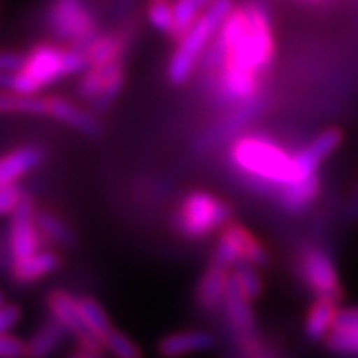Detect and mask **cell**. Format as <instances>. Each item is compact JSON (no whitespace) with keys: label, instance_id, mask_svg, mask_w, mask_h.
I'll return each mask as SVG.
<instances>
[{"label":"cell","instance_id":"obj_24","mask_svg":"<svg viewBox=\"0 0 358 358\" xmlns=\"http://www.w3.org/2000/svg\"><path fill=\"white\" fill-rule=\"evenodd\" d=\"M36 225H38L42 239L50 243L60 245V247H72L76 243L74 233L68 229L64 221H60L50 211H36Z\"/></svg>","mask_w":358,"mask_h":358},{"label":"cell","instance_id":"obj_10","mask_svg":"<svg viewBox=\"0 0 358 358\" xmlns=\"http://www.w3.org/2000/svg\"><path fill=\"white\" fill-rule=\"evenodd\" d=\"M48 308H50L52 319L58 320L66 329V333L76 336L82 355L96 358L102 355L103 341L86 327L78 308V301L72 294H68L66 291H52L48 296Z\"/></svg>","mask_w":358,"mask_h":358},{"label":"cell","instance_id":"obj_36","mask_svg":"<svg viewBox=\"0 0 358 358\" xmlns=\"http://www.w3.org/2000/svg\"><path fill=\"white\" fill-rule=\"evenodd\" d=\"M310 2H319V0H310Z\"/></svg>","mask_w":358,"mask_h":358},{"label":"cell","instance_id":"obj_3","mask_svg":"<svg viewBox=\"0 0 358 358\" xmlns=\"http://www.w3.org/2000/svg\"><path fill=\"white\" fill-rule=\"evenodd\" d=\"M235 8L233 0H213V4L203 13V16L189 28V32L178 40V46L167 64V80L173 86H183L193 72L199 68L205 50L209 48L211 38L215 36L219 26Z\"/></svg>","mask_w":358,"mask_h":358},{"label":"cell","instance_id":"obj_18","mask_svg":"<svg viewBox=\"0 0 358 358\" xmlns=\"http://www.w3.org/2000/svg\"><path fill=\"white\" fill-rule=\"evenodd\" d=\"M338 313H341L338 301L324 299V296L315 299L308 307L305 324H303L305 336L310 343H324V338L333 331Z\"/></svg>","mask_w":358,"mask_h":358},{"label":"cell","instance_id":"obj_29","mask_svg":"<svg viewBox=\"0 0 358 358\" xmlns=\"http://www.w3.org/2000/svg\"><path fill=\"white\" fill-rule=\"evenodd\" d=\"M24 199L22 189L16 183H0V215H13Z\"/></svg>","mask_w":358,"mask_h":358},{"label":"cell","instance_id":"obj_13","mask_svg":"<svg viewBox=\"0 0 358 358\" xmlns=\"http://www.w3.org/2000/svg\"><path fill=\"white\" fill-rule=\"evenodd\" d=\"M217 346V336L203 329L169 333L159 338L157 355L162 358H185L195 352H207Z\"/></svg>","mask_w":358,"mask_h":358},{"label":"cell","instance_id":"obj_34","mask_svg":"<svg viewBox=\"0 0 358 358\" xmlns=\"http://www.w3.org/2000/svg\"><path fill=\"white\" fill-rule=\"evenodd\" d=\"M136 0H114V16L120 20H126L134 8Z\"/></svg>","mask_w":358,"mask_h":358},{"label":"cell","instance_id":"obj_30","mask_svg":"<svg viewBox=\"0 0 358 358\" xmlns=\"http://www.w3.org/2000/svg\"><path fill=\"white\" fill-rule=\"evenodd\" d=\"M28 357V345L13 334H0V358H24Z\"/></svg>","mask_w":358,"mask_h":358},{"label":"cell","instance_id":"obj_7","mask_svg":"<svg viewBox=\"0 0 358 358\" xmlns=\"http://www.w3.org/2000/svg\"><path fill=\"white\" fill-rule=\"evenodd\" d=\"M267 108V98L263 94H259L257 98L245 100L241 103H235L225 110V114L219 117L217 122H213L211 126H207L203 131H199L193 140V152L195 154H209L213 150L221 148L223 143L233 141L235 138L241 136L253 120L263 114V110Z\"/></svg>","mask_w":358,"mask_h":358},{"label":"cell","instance_id":"obj_9","mask_svg":"<svg viewBox=\"0 0 358 358\" xmlns=\"http://www.w3.org/2000/svg\"><path fill=\"white\" fill-rule=\"evenodd\" d=\"M124 80V60L103 66H90L78 82V98L88 102L92 114H103L120 96Z\"/></svg>","mask_w":358,"mask_h":358},{"label":"cell","instance_id":"obj_28","mask_svg":"<svg viewBox=\"0 0 358 358\" xmlns=\"http://www.w3.org/2000/svg\"><path fill=\"white\" fill-rule=\"evenodd\" d=\"M148 20L157 32L171 38L173 32V4L169 0H148Z\"/></svg>","mask_w":358,"mask_h":358},{"label":"cell","instance_id":"obj_1","mask_svg":"<svg viewBox=\"0 0 358 358\" xmlns=\"http://www.w3.org/2000/svg\"><path fill=\"white\" fill-rule=\"evenodd\" d=\"M229 159L249 192L273 201L285 185L305 179L296 166L294 152L285 150L267 136L241 134L231 141Z\"/></svg>","mask_w":358,"mask_h":358},{"label":"cell","instance_id":"obj_8","mask_svg":"<svg viewBox=\"0 0 358 358\" xmlns=\"http://www.w3.org/2000/svg\"><path fill=\"white\" fill-rule=\"evenodd\" d=\"M211 259L227 268L237 267V265H253L257 268L267 267L271 261L265 245L261 243L243 223H237V221L227 223L219 233Z\"/></svg>","mask_w":358,"mask_h":358},{"label":"cell","instance_id":"obj_15","mask_svg":"<svg viewBox=\"0 0 358 358\" xmlns=\"http://www.w3.org/2000/svg\"><path fill=\"white\" fill-rule=\"evenodd\" d=\"M324 346L334 357L358 358V307H346L338 313Z\"/></svg>","mask_w":358,"mask_h":358},{"label":"cell","instance_id":"obj_21","mask_svg":"<svg viewBox=\"0 0 358 358\" xmlns=\"http://www.w3.org/2000/svg\"><path fill=\"white\" fill-rule=\"evenodd\" d=\"M66 329L58 320L50 319L44 322L36 333L32 334V338L26 343L28 345V358H48L62 345L66 336Z\"/></svg>","mask_w":358,"mask_h":358},{"label":"cell","instance_id":"obj_20","mask_svg":"<svg viewBox=\"0 0 358 358\" xmlns=\"http://www.w3.org/2000/svg\"><path fill=\"white\" fill-rule=\"evenodd\" d=\"M60 265V259L56 253L52 251H36L34 255L20 259V261H14L13 263V273L16 277V281L20 282H34L50 275L52 271H56Z\"/></svg>","mask_w":358,"mask_h":358},{"label":"cell","instance_id":"obj_17","mask_svg":"<svg viewBox=\"0 0 358 358\" xmlns=\"http://www.w3.org/2000/svg\"><path fill=\"white\" fill-rule=\"evenodd\" d=\"M48 115L54 117L56 122L78 129V131H82L84 136H90V138H98L102 134V126L94 115L86 112V110H82L76 103H72L70 100L60 98V96H50L48 98Z\"/></svg>","mask_w":358,"mask_h":358},{"label":"cell","instance_id":"obj_31","mask_svg":"<svg viewBox=\"0 0 358 358\" xmlns=\"http://www.w3.org/2000/svg\"><path fill=\"white\" fill-rule=\"evenodd\" d=\"M20 319V310L16 305H4V296L0 294V334L8 333Z\"/></svg>","mask_w":358,"mask_h":358},{"label":"cell","instance_id":"obj_6","mask_svg":"<svg viewBox=\"0 0 358 358\" xmlns=\"http://www.w3.org/2000/svg\"><path fill=\"white\" fill-rule=\"evenodd\" d=\"M294 275L315 299L324 296L341 303L345 296V289L341 285V277L333 257L319 245L303 243L301 247H296Z\"/></svg>","mask_w":358,"mask_h":358},{"label":"cell","instance_id":"obj_32","mask_svg":"<svg viewBox=\"0 0 358 358\" xmlns=\"http://www.w3.org/2000/svg\"><path fill=\"white\" fill-rule=\"evenodd\" d=\"M26 62V54L13 50H0V72H20Z\"/></svg>","mask_w":358,"mask_h":358},{"label":"cell","instance_id":"obj_33","mask_svg":"<svg viewBox=\"0 0 358 358\" xmlns=\"http://www.w3.org/2000/svg\"><path fill=\"white\" fill-rule=\"evenodd\" d=\"M345 217L348 223H357L358 221V185L357 189L350 193V197H348V203H346L345 209Z\"/></svg>","mask_w":358,"mask_h":358},{"label":"cell","instance_id":"obj_19","mask_svg":"<svg viewBox=\"0 0 358 358\" xmlns=\"http://www.w3.org/2000/svg\"><path fill=\"white\" fill-rule=\"evenodd\" d=\"M44 157H46L44 148L34 145V143L22 145L10 154L2 155L0 157V183H13L26 173H30L44 162Z\"/></svg>","mask_w":358,"mask_h":358},{"label":"cell","instance_id":"obj_25","mask_svg":"<svg viewBox=\"0 0 358 358\" xmlns=\"http://www.w3.org/2000/svg\"><path fill=\"white\" fill-rule=\"evenodd\" d=\"M78 308H80V315H82V320L86 322V327L98 338L103 341V336L114 329L112 327V320L108 317V313L103 310V307L98 301H94L90 296L78 299Z\"/></svg>","mask_w":358,"mask_h":358},{"label":"cell","instance_id":"obj_35","mask_svg":"<svg viewBox=\"0 0 358 358\" xmlns=\"http://www.w3.org/2000/svg\"><path fill=\"white\" fill-rule=\"evenodd\" d=\"M74 358H96V357H88V355H80V357H74Z\"/></svg>","mask_w":358,"mask_h":358},{"label":"cell","instance_id":"obj_11","mask_svg":"<svg viewBox=\"0 0 358 358\" xmlns=\"http://www.w3.org/2000/svg\"><path fill=\"white\" fill-rule=\"evenodd\" d=\"M40 231L36 225V209L30 197H26L16 207L10 221V251L14 261L34 255L40 247Z\"/></svg>","mask_w":358,"mask_h":358},{"label":"cell","instance_id":"obj_5","mask_svg":"<svg viewBox=\"0 0 358 358\" xmlns=\"http://www.w3.org/2000/svg\"><path fill=\"white\" fill-rule=\"evenodd\" d=\"M44 24L54 38L82 52L102 32L86 0H50L44 10Z\"/></svg>","mask_w":358,"mask_h":358},{"label":"cell","instance_id":"obj_27","mask_svg":"<svg viewBox=\"0 0 358 358\" xmlns=\"http://www.w3.org/2000/svg\"><path fill=\"white\" fill-rule=\"evenodd\" d=\"M103 348L114 358H143L140 346L136 345L128 334L120 333L115 329L103 336Z\"/></svg>","mask_w":358,"mask_h":358},{"label":"cell","instance_id":"obj_2","mask_svg":"<svg viewBox=\"0 0 358 358\" xmlns=\"http://www.w3.org/2000/svg\"><path fill=\"white\" fill-rule=\"evenodd\" d=\"M88 68V56L82 50L40 42L28 50L22 70L14 74L13 92L20 96H36L40 90L54 84L56 80L84 74Z\"/></svg>","mask_w":358,"mask_h":358},{"label":"cell","instance_id":"obj_23","mask_svg":"<svg viewBox=\"0 0 358 358\" xmlns=\"http://www.w3.org/2000/svg\"><path fill=\"white\" fill-rule=\"evenodd\" d=\"M0 114L48 115V98L0 92Z\"/></svg>","mask_w":358,"mask_h":358},{"label":"cell","instance_id":"obj_26","mask_svg":"<svg viewBox=\"0 0 358 358\" xmlns=\"http://www.w3.org/2000/svg\"><path fill=\"white\" fill-rule=\"evenodd\" d=\"M231 277L235 285L241 289V293L251 299V301H257L263 291H265V285H263V279L259 275V271L253 265H237V267L231 268Z\"/></svg>","mask_w":358,"mask_h":358},{"label":"cell","instance_id":"obj_4","mask_svg":"<svg viewBox=\"0 0 358 358\" xmlns=\"http://www.w3.org/2000/svg\"><path fill=\"white\" fill-rule=\"evenodd\" d=\"M233 217V207L209 192H189L176 207L171 227L183 239L199 241L217 229H223Z\"/></svg>","mask_w":358,"mask_h":358},{"label":"cell","instance_id":"obj_16","mask_svg":"<svg viewBox=\"0 0 358 358\" xmlns=\"http://www.w3.org/2000/svg\"><path fill=\"white\" fill-rule=\"evenodd\" d=\"M320 192H322V181L317 173V176L301 179L291 185H285L277 195L275 203L289 215H305L308 209L317 203Z\"/></svg>","mask_w":358,"mask_h":358},{"label":"cell","instance_id":"obj_22","mask_svg":"<svg viewBox=\"0 0 358 358\" xmlns=\"http://www.w3.org/2000/svg\"><path fill=\"white\" fill-rule=\"evenodd\" d=\"M213 4V0H176L173 2V32L171 40H181Z\"/></svg>","mask_w":358,"mask_h":358},{"label":"cell","instance_id":"obj_14","mask_svg":"<svg viewBox=\"0 0 358 358\" xmlns=\"http://www.w3.org/2000/svg\"><path fill=\"white\" fill-rule=\"evenodd\" d=\"M343 143V131L338 128H327L320 134H317L305 145H301L299 150H294V159L296 166L301 169V173L305 178L317 176L319 173L320 164L333 155V152Z\"/></svg>","mask_w":358,"mask_h":358},{"label":"cell","instance_id":"obj_12","mask_svg":"<svg viewBox=\"0 0 358 358\" xmlns=\"http://www.w3.org/2000/svg\"><path fill=\"white\" fill-rule=\"evenodd\" d=\"M231 279V268L223 267L217 261H209V265L199 277L197 289H195V305L205 315L221 313L227 285Z\"/></svg>","mask_w":358,"mask_h":358}]
</instances>
